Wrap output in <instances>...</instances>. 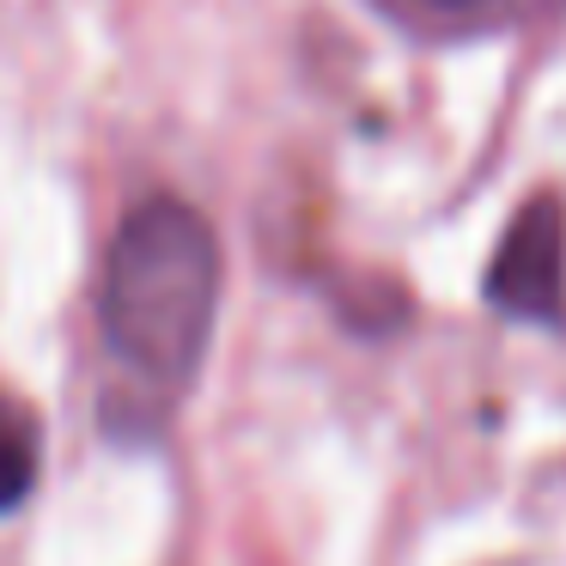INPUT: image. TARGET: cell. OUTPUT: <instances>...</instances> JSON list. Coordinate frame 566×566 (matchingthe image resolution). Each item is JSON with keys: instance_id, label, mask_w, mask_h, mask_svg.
Returning a JSON list of instances; mask_svg holds the SVG:
<instances>
[{"instance_id": "277c9868", "label": "cell", "mask_w": 566, "mask_h": 566, "mask_svg": "<svg viewBox=\"0 0 566 566\" xmlns=\"http://www.w3.org/2000/svg\"><path fill=\"white\" fill-rule=\"evenodd\" d=\"M432 7H475V0H432Z\"/></svg>"}, {"instance_id": "7a4b0ae2", "label": "cell", "mask_w": 566, "mask_h": 566, "mask_svg": "<svg viewBox=\"0 0 566 566\" xmlns=\"http://www.w3.org/2000/svg\"><path fill=\"white\" fill-rule=\"evenodd\" d=\"M488 305L517 323L566 317V208L560 196L524 201L488 269Z\"/></svg>"}, {"instance_id": "3957f363", "label": "cell", "mask_w": 566, "mask_h": 566, "mask_svg": "<svg viewBox=\"0 0 566 566\" xmlns=\"http://www.w3.org/2000/svg\"><path fill=\"white\" fill-rule=\"evenodd\" d=\"M38 451H43L38 415L13 390H0V512H13L38 488Z\"/></svg>"}, {"instance_id": "6da1fadb", "label": "cell", "mask_w": 566, "mask_h": 566, "mask_svg": "<svg viewBox=\"0 0 566 566\" xmlns=\"http://www.w3.org/2000/svg\"><path fill=\"white\" fill-rule=\"evenodd\" d=\"M220 317V238L184 196H147L123 213L98 281V329L116 366L184 390Z\"/></svg>"}]
</instances>
